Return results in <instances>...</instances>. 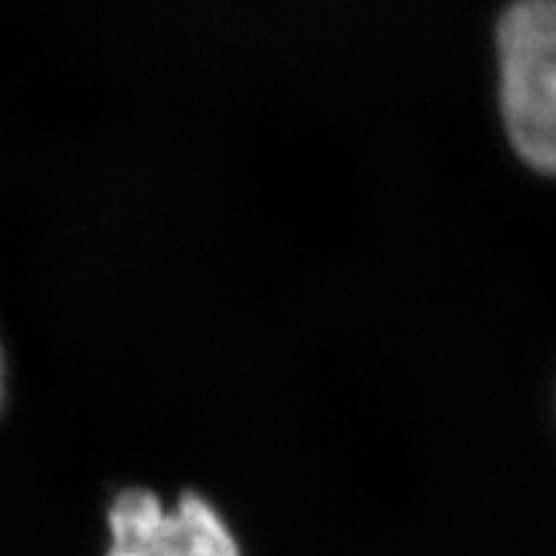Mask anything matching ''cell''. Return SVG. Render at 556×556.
Wrapping results in <instances>:
<instances>
[{
  "label": "cell",
  "mask_w": 556,
  "mask_h": 556,
  "mask_svg": "<svg viewBox=\"0 0 556 556\" xmlns=\"http://www.w3.org/2000/svg\"><path fill=\"white\" fill-rule=\"evenodd\" d=\"M506 134L529 167L556 176V0H517L497 26Z\"/></svg>",
  "instance_id": "6da1fadb"
},
{
  "label": "cell",
  "mask_w": 556,
  "mask_h": 556,
  "mask_svg": "<svg viewBox=\"0 0 556 556\" xmlns=\"http://www.w3.org/2000/svg\"><path fill=\"white\" fill-rule=\"evenodd\" d=\"M3 404H7V359H3V348H0V416H3Z\"/></svg>",
  "instance_id": "3957f363"
},
{
  "label": "cell",
  "mask_w": 556,
  "mask_h": 556,
  "mask_svg": "<svg viewBox=\"0 0 556 556\" xmlns=\"http://www.w3.org/2000/svg\"><path fill=\"white\" fill-rule=\"evenodd\" d=\"M108 556H240L224 517L192 492L164 508L153 492L125 489L108 511Z\"/></svg>",
  "instance_id": "7a4b0ae2"
}]
</instances>
